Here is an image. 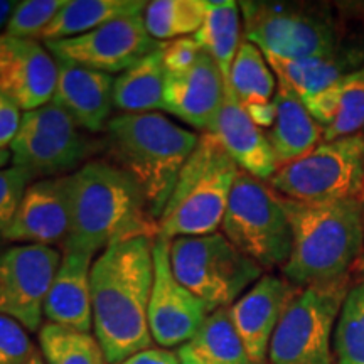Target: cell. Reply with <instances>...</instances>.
Wrapping results in <instances>:
<instances>
[{
	"label": "cell",
	"mask_w": 364,
	"mask_h": 364,
	"mask_svg": "<svg viewBox=\"0 0 364 364\" xmlns=\"http://www.w3.org/2000/svg\"><path fill=\"white\" fill-rule=\"evenodd\" d=\"M181 364H193V363H189V361H184V359H181Z\"/></svg>",
	"instance_id": "obj_44"
},
{
	"label": "cell",
	"mask_w": 364,
	"mask_h": 364,
	"mask_svg": "<svg viewBox=\"0 0 364 364\" xmlns=\"http://www.w3.org/2000/svg\"><path fill=\"white\" fill-rule=\"evenodd\" d=\"M164 43L113 81V107L122 113H150L162 110Z\"/></svg>",
	"instance_id": "obj_25"
},
{
	"label": "cell",
	"mask_w": 364,
	"mask_h": 364,
	"mask_svg": "<svg viewBox=\"0 0 364 364\" xmlns=\"http://www.w3.org/2000/svg\"><path fill=\"white\" fill-rule=\"evenodd\" d=\"M226 100V80L220 66L201 53L189 70L166 73L162 112L171 113L193 129L211 132Z\"/></svg>",
	"instance_id": "obj_16"
},
{
	"label": "cell",
	"mask_w": 364,
	"mask_h": 364,
	"mask_svg": "<svg viewBox=\"0 0 364 364\" xmlns=\"http://www.w3.org/2000/svg\"><path fill=\"white\" fill-rule=\"evenodd\" d=\"M113 75L58 61V80L53 100L80 129L98 134L112 120Z\"/></svg>",
	"instance_id": "obj_19"
},
{
	"label": "cell",
	"mask_w": 364,
	"mask_h": 364,
	"mask_svg": "<svg viewBox=\"0 0 364 364\" xmlns=\"http://www.w3.org/2000/svg\"><path fill=\"white\" fill-rule=\"evenodd\" d=\"M120 364H181L177 351L166 348H149L127 358Z\"/></svg>",
	"instance_id": "obj_38"
},
{
	"label": "cell",
	"mask_w": 364,
	"mask_h": 364,
	"mask_svg": "<svg viewBox=\"0 0 364 364\" xmlns=\"http://www.w3.org/2000/svg\"><path fill=\"white\" fill-rule=\"evenodd\" d=\"M12 166L29 172L34 179L63 177L90 152V144L76 122L54 102L24 112L21 129L11 145Z\"/></svg>",
	"instance_id": "obj_11"
},
{
	"label": "cell",
	"mask_w": 364,
	"mask_h": 364,
	"mask_svg": "<svg viewBox=\"0 0 364 364\" xmlns=\"http://www.w3.org/2000/svg\"><path fill=\"white\" fill-rule=\"evenodd\" d=\"M177 354L193 364H253L231 321L230 307L209 314L194 338L181 346Z\"/></svg>",
	"instance_id": "obj_27"
},
{
	"label": "cell",
	"mask_w": 364,
	"mask_h": 364,
	"mask_svg": "<svg viewBox=\"0 0 364 364\" xmlns=\"http://www.w3.org/2000/svg\"><path fill=\"white\" fill-rule=\"evenodd\" d=\"M268 182L277 194L295 203L359 198L364 191V135L321 142L312 152L279 167Z\"/></svg>",
	"instance_id": "obj_8"
},
{
	"label": "cell",
	"mask_w": 364,
	"mask_h": 364,
	"mask_svg": "<svg viewBox=\"0 0 364 364\" xmlns=\"http://www.w3.org/2000/svg\"><path fill=\"white\" fill-rule=\"evenodd\" d=\"M11 161H12L11 150H0V169H4V167H6Z\"/></svg>",
	"instance_id": "obj_41"
},
{
	"label": "cell",
	"mask_w": 364,
	"mask_h": 364,
	"mask_svg": "<svg viewBox=\"0 0 364 364\" xmlns=\"http://www.w3.org/2000/svg\"><path fill=\"white\" fill-rule=\"evenodd\" d=\"M154 240L115 243L102 252L91 267V306L95 338L108 364L149 349V302L154 284Z\"/></svg>",
	"instance_id": "obj_1"
},
{
	"label": "cell",
	"mask_w": 364,
	"mask_h": 364,
	"mask_svg": "<svg viewBox=\"0 0 364 364\" xmlns=\"http://www.w3.org/2000/svg\"><path fill=\"white\" fill-rule=\"evenodd\" d=\"M280 85L300 100L321 93L364 66V44L341 43L331 53L300 61L267 59Z\"/></svg>",
	"instance_id": "obj_22"
},
{
	"label": "cell",
	"mask_w": 364,
	"mask_h": 364,
	"mask_svg": "<svg viewBox=\"0 0 364 364\" xmlns=\"http://www.w3.org/2000/svg\"><path fill=\"white\" fill-rule=\"evenodd\" d=\"M34 353L36 348L24 327L0 314V364H27Z\"/></svg>",
	"instance_id": "obj_35"
},
{
	"label": "cell",
	"mask_w": 364,
	"mask_h": 364,
	"mask_svg": "<svg viewBox=\"0 0 364 364\" xmlns=\"http://www.w3.org/2000/svg\"><path fill=\"white\" fill-rule=\"evenodd\" d=\"M34 177L21 167L0 169V236L12 225L27 188Z\"/></svg>",
	"instance_id": "obj_34"
},
{
	"label": "cell",
	"mask_w": 364,
	"mask_h": 364,
	"mask_svg": "<svg viewBox=\"0 0 364 364\" xmlns=\"http://www.w3.org/2000/svg\"><path fill=\"white\" fill-rule=\"evenodd\" d=\"M63 255L43 245H16L0 253V314L39 332L44 302Z\"/></svg>",
	"instance_id": "obj_12"
},
{
	"label": "cell",
	"mask_w": 364,
	"mask_h": 364,
	"mask_svg": "<svg viewBox=\"0 0 364 364\" xmlns=\"http://www.w3.org/2000/svg\"><path fill=\"white\" fill-rule=\"evenodd\" d=\"M300 290L285 277L265 273L230 307V316L253 364H265L277 326Z\"/></svg>",
	"instance_id": "obj_17"
},
{
	"label": "cell",
	"mask_w": 364,
	"mask_h": 364,
	"mask_svg": "<svg viewBox=\"0 0 364 364\" xmlns=\"http://www.w3.org/2000/svg\"><path fill=\"white\" fill-rule=\"evenodd\" d=\"M245 41L267 59L300 61L331 53L343 43L332 17L311 7L282 2H241Z\"/></svg>",
	"instance_id": "obj_9"
},
{
	"label": "cell",
	"mask_w": 364,
	"mask_h": 364,
	"mask_svg": "<svg viewBox=\"0 0 364 364\" xmlns=\"http://www.w3.org/2000/svg\"><path fill=\"white\" fill-rule=\"evenodd\" d=\"M334 364H364V280L346 295L332 338Z\"/></svg>",
	"instance_id": "obj_32"
},
{
	"label": "cell",
	"mask_w": 364,
	"mask_h": 364,
	"mask_svg": "<svg viewBox=\"0 0 364 364\" xmlns=\"http://www.w3.org/2000/svg\"><path fill=\"white\" fill-rule=\"evenodd\" d=\"M238 174V166L216 136L199 135L159 220V236L176 240L216 233Z\"/></svg>",
	"instance_id": "obj_5"
},
{
	"label": "cell",
	"mask_w": 364,
	"mask_h": 364,
	"mask_svg": "<svg viewBox=\"0 0 364 364\" xmlns=\"http://www.w3.org/2000/svg\"><path fill=\"white\" fill-rule=\"evenodd\" d=\"M93 257L81 252H63V260L49 287L44 317L51 324L90 332L93 327L91 267Z\"/></svg>",
	"instance_id": "obj_21"
},
{
	"label": "cell",
	"mask_w": 364,
	"mask_h": 364,
	"mask_svg": "<svg viewBox=\"0 0 364 364\" xmlns=\"http://www.w3.org/2000/svg\"><path fill=\"white\" fill-rule=\"evenodd\" d=\"M176 279L213 312L231 307L265 270L243 255L223 233L171 240Z\"/></svg>",
	"instance_id": "obj_6"
},
{
	"label": "cell",
	"mask_w": 364,
	"mask_h": 364,
	"mask_svg": "<svg viewBox=\"0 0 364 364\" xmlns=\"http://www.w3.org/2000/svg\"><path fill=\"white\" fill-rule=\"evenodd\" d=\"M201 53L203 49L199 48L193 36L164 43V68H166V73H182L189 70Z\"/></svg>",
	"instance_id": "obj_36"
},
{
	"label": "cell",
	"mask_w": 364,
	"mask_h": 364,
	"mask_svg": "<svg viewBox=\"0 0 364 364\" xmlns=\"http://www.w3.org/2000/svg\"><path fill=\"white\" fill-rule=\"evenodd\" d=\"M361 203H363V223H364V196H363V199H361Z\"/></svg>",
	"instance_id": "obj_43"
},
{
	"label": "cell",
	"mask_w": 364,
	"mask_h": 364,
	"mask_svg": "<svg viewBox=\"0 0 364 364\" xmlns=\"http://www.w3.org/2000/svg\"><path fill=\"white\" fill-rule=\"evenodd\" d=\"M349 289L344 279L300 290L273 332L270 364H334L332 338Z\"/></svg>",
	"instance_id": "obj_10"
},
{
	"label": "cell",
	"mask_w": 364,
	"mask_h": 364,
	"mask_svg": "<svg viewBox=\"0 0 364 364\" xmlns=\"http://www.w3.org/2000/svg\"><path fill=\"white\" fill-rule=\"evenodd\" d=\"M70 233L68 176L36 181L26 191L12 225L0 238L19 245H63Z\"/></svg>",
	"instance_id": "obj_18"
},
{
	"label": "cell",
	"mask_w": 364,
	"mask_h": 364,
	"mask_svg": "<svg viewBox=\"0 0 364 364\" xmlns=\"http://www.w3.org/2000/svg\"><path fill=\"white\" fill-rule=\"evenodd\" d=\"M70 233L65 252L95 257L122 241L156 240L159 221L149 211L136 184L110 162L90 161L68 174Z\"/></svg>",
	"instance_id": "obj_2"
},
{
	"label": "cell",
	"mask_w": 364,
	"mask_h": 364,
	"mask_svg": "<svg viewBox=\"0 0 364 364\" xmlns=\"http://www.w3.org/2000/svg\"><path fill=\"white\" fill-rule=\"evenodd\" d=\"M22 110L11 100L0 95V150H9L22 124Z\"/></svg>",
	"instance_id": "obj_37"
},
{
	"label": "cell",
	"mask_w": 364,
	"mask_h": 364,
	"mask_svg": "<svg viewBox=\"0 0 364 364\" xmlns=\"http://www.w3.org/2000/svg\"><path fill=\"white\" fill-rule=\"evenodd\" d=\"M161 44L149 34L144 14H139L110 21L76 38L53 41L44 46L56 61L113 75L127 71Z\"/></svg>",
	"instance_id": "obj_13"
},
{
	"label": "cell",
	"mask_w": 364,
	"mask_h": 364,
	"mask_svg": "<svg viewBox=\"0 0 364 364\" xmlns=\"http://www.w3.org/2000/svg\"><path fill=\"white\" fill-rule=\"evenodd\" d=\"M302 102L314 120L324 129L322 142L363 134L364 66Z\"/></svg>",
	"instance_id": "obj_23"
},
{
	"label": "cell",
	"mask_w": 364,
	"mask_h": 364,
	"mask_svg": "<svg viewBox=\"0 0 364 364\" xmlns=\"http://www.w3.org/2000/svg\"><path fill=\"white\" fill-rule=\"evenodd\" d=\"M154 284L149 302V331L159 346L169 349L194 338L209 314L201 299L176 279L171 265V240H154Z\"/></svg>",
	"instance_id": "obj_14"
},
{
	"label": "cell",
	"mask_w": 364,
	"mask_h": 364,
	"mask_svg": "<svg viewBox=\"0 0 364 364\" xmlns=\"http://www.w3.org/2000/svg\"><path fill=\"white\" fill-rule=\"evenodd\" d=\"M282 199L292 226V253L282 267L285 279L299 289L349 279L364 250L361 199L321 204Z\"/></svg>",
	"instance_id": "obj_4"
},
{
	"label": "cell",
	"mask_w": 364,
	"mask_h": 364,
	"mask_svg": "<svg viewBox=\"0 0 364 364\" xmlns=\"http://www.w3.org/2000/svg\"><path fill=\"white\" fill-rule=\"evenodd\" d=\"M245 110L250 115V118L253 120V124L260 129H267L270 130L273 124H275L277 118V107L275 102H262V103H252L245 107Z\"/></svg>",
	"instance_id": "obj_39"
},
{
	"label": "cell",
	"mask_w": 364,
	"mask_h": 364,
	"mask_svg": "<svg viewBox=\"0 0 364 364\" xmlns=\"http://www.w3.org/2000/svg\"><path fill=\"white\" fill-rule=\"evenodd\" d=\"M27 364H46V363H44L43 356H41V353L36 351V353L33 354V358L29 359V363H27Z\"/></svg>",
	"instance_id": "obj_42"
},
{
	"label": "cell",
	"mask_w": 364,
	"mask_h": 364,
	"mask_svg": "<svg viewBox=\"0 0 364 364\" xmlns=\"http://www.w3.org/2000/svg\"><path fill=\"white\" fill-rule=\"evenodd\" d=\"M363 135H364V132H363Z\"/></svg>",
	"instance_id": "obj_45"
},
{
	"label": "cell",
	"mask_w": 364,
	"mask_h": 364,
	"mask_svg": "<svg viewBox=\"0 0 364 364\" xmlns=\"http://www.w3.org/2000/svg\"><path fill=\"white\" fill-rule=\"evenodd\" d=\"M277 86V76L268 65L265 54L253 43L243 41L231 65L226 88L243 107H247L252 103L272 102Z\"/></svg>",
	"instance_id": "obj_29"
},
{
	"label": "cell",
	"mask_w": 364,
	"mask_h": 364,
	"mask_svg": "<svg viewBox=\"0 0 364 364\" xmlns=\"http://www.w3.org/2000/svg\"><path fill=\"white\" fill-rule=\"evenodd\" d=\"M17 2H7V0H0V31H6V26L9 22V17L16 7Z\"/></svg>",
	"instance_id": "obj_40"
},
{
	"label": "cell",
	"mask_w": 364,
	"mask_h": 364,
	"mask_svg": "<svg viewBox=\"0 0 364 364\" xmlns=\"http://www.w3.org/2000/svg\"><path fill=\"white\" fill-rule=\"evenodd\" d=\"M233 159L238 169L260 181H270L279 171L275 154L265 132L253 124L233 93L226 88V100L211 132Z\"/></svg>",
	"instance_id": "obj_20"
},
{
	"label": "cell",
	"mask_w": 364,
	"mask_h": 364,
	"mask_svg": "<svg viewBox=\"0 0 364 364\" xmlns=\"http://www.w3.org/2000/svg\"><path fill=\"white\" fill-rule=\"evenodd\" d=\"M275 124L267 132L279 167L290 164L314 149L324 139V129L314 120L302 100L287 86H277Z\"/></svg>",
	"instance_id": "obj_24"
},
{
	"label": "cell",
	"mask_w": 364,
	"mask_h": 364,
	"mask_svg": "<svg viewBox=\"0 0 364 364\" xmlns=\"http://www.w3.org/2000/svg\"><path fill=\"white\" fill-rule=\"evenodd\" d=\"M221 233L263 270L284 267L292 253V226L284 199L240 171L221 223Z\"/></svg>",
	"instance_id": "obj_7"
},
{
	"label": "cell",
	"mask_w": 364,
	"mask_h": 364,
	"mask_svg": "<svg viewBox=\"0 0 364 364\" xmlns=\"http://www.w3.org/2000/svg\"><path fill=\"white\" fill-rule=\"evenodd\" d=\"M198 142L196 132L161 112L120 113L105 129V161L135 182L159 221Z\"/></svg>",
	"instance_id": "obj_3"
},
{
	"label": "cell",
	"mask_w": 364,
	"mask_h": 364,
	"mask_svg": "<svg viewBox=\"0 0 364 364\" xmlns=\"http://www.w3.org/2000/svg\"><path fill=\"white\" fill-rule=\"evenodd\" d=\"M206 16L204 0H154L147 2L144 22L157 43L191 38L201 29Z\"/></svg>",
	"instance_id": "obj_30"
},
{
	"label": "cell",
	"mask_w": 364,
	"mask_h": 364,
	"mask_svg": "<svg viewBox=\"0 0 364 364\" xmlns=\"http://www.w3.org/2000/svg\"><path fill=\"white\" fill-rule=\"evenodd\" d=\"M206 16L201 29L193 38L204 53L216 61L225 76L230 78L231 65L238 53L241 41V11L233 0H204Z\"/></svg>",
	"instance_id": "obj_28"
},
{
	"label": "cell",
	"mask_w": 364,
	"mask_h": 364,
	"mask_svg": "<svg viewBox=\"0 0 364 364\" xmlns=\"http://www.w3.org/2000/svg\"><path fill=\"white\" fill-rule=\"evenodd\" d=\"M38 339L46 364H108L98 339L90 332L46 322Z\"/></svg>",
	"instance_id": "obj_31"
},
{
	"label": "cell",
	"mask_w": 364,
	"mask_h": 364,
	"mask_svg": "<svg viewBox=\"0 0 364 364\" xmlns=\"http://www.w3.org/2000/svg\"><path fill=\"white\" fill-rule=\"evenodd\" d=\"M66 0H22L17 2L6 26L7 36L39 41Z\"/></svg>",
	"instance_id": "obj_33"
},
{
	"label": "cell",
	"mask_w": 364,
	"mask_h": 364,
	"mask_svg": "<svg viewBox=\"0 0 364 364\" xmlns=\"http://www.w3.org/2000/svg\"><path fill=\"white\" fill-rule=\"evenodd\" d=\"M56 80L58 61L46 46L0 34V95L31 112L51 102Z\"/></svg>",
	"instance_id": "obj_15"
},
{
	"label": "cell",
	"mask_w": 364,
	"mask_h": 364,
	"mask_svg": "<svg viewBox=\"0 0 364 364\" xmlns=\"http://www.w3.org/2000/svg\"><path fill=\"white\" fill-rule=\"evenodd\" d=\"M145 7L144 0H66L39 41L46 44L76 38L110 21L144 14Z\"/></svg>",
	"instance_id": "obj_26"
}]
</instances>
